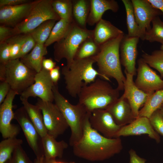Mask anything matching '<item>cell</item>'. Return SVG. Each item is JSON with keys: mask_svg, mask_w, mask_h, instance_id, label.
<instances>
[{"mask_svg": "<svg viewBox=\"0 0 163 163\" xmlns=\"http://www.w3.org/2000/svg\"><path fill=\"white\" fill-rule=\"evenodd\" d=\"M90 115L85 121L82 138L72 146L74 154L94 162L108 159L120 153L123 149L120 138L106 137L94 129L90 123Z\"/></svg>", "mask_w": 163, "mask_h": 163, "instance_id": "1", "label": "cell"}, {"mask_svg": "<svg viewBox=\"0 0 163 163\" xmlns=\"http://www.w3.org/2000/svg\"><path fill=\"white\" fill-rule=\"evenodd\" d=\"M124 35L123 33L101 46L99 52L94 56L101 77L108 81L110 78L115 79L119 91L124 90L126 79L122 70L120 54V44Z\"/></svg>", "mask_w": 163, "mask_h": 163, "instance_id": "2", "label": "cell"}, {"mask_svg": "<svg viewBox=\"0 0 163 163\" xmlns=\"http://www.w3.org/2000/svg\"><path fill=\"white\" fill-rule=\"evenodd\" d=\"M95 63L94 56L74 59L63 66L61 70L66 88L69 94L73 97L78 96L82 88L94 82L100 74L93 67Z\"/></svg>", "mask_w": 163, "mask_h": 163, "instance_id": "3", "label": "cell"}, {"mask_svg": "<svg viewBox=\"0 0 163 163\" xmlns=\"http://www.w3.org/2000/svg\"><path fill=\"white\" fill-rule=\"evenodd\" d=\"M108 81L97 78L84 86L78 96V103L91 113L96 109H106L119 97V90L113 88Z\"/></svg>", "mask_w": 163, "mask_h": 163, "instance_id": "4", "label": "cell"}, {"mask_svg": "<svg viewBox=\"0 0 163 163\" xmlns=\"http://www.w3.org/2000/svg\"><path fill=\"white\" fill-rule=\"evenodd\" d=\"M53 91L55 104L62 114L70 129L69 143L72 146L82 138L85 121L91 113L88 112L83 105L78 103L76 105L71 104L60 93L57 85H54Z\"/></svg>", "mask_w": 163, "mask_h": 163, "instance_id": "5", "label": "cell"}, {"mask_svg": "<svg viewBox=\"0 0 163 163\" xmlns=\"http://www.w3.org/2000/svg\"><path fill=\"white\" fill-rule=\"evenodd\" d=\"M93 30L84 28L75 22L66 37L56 43L54 46L55 60L60 62L63 59L67 64L74 59L78 50L82 43L88 39L93 37Z\"/></svg>", "mask_w": 163, "mask_h": 163, "instance_id": "6", "label": "cell"}, {"mask_svg": "<svg viewBox=\"0 0 163 163\" xmlns=\"http://www.w3.org/2000/svg\"><path fill=\"white\" fill-rule=\"evenodd\" d=\"M5 81L11 89L21 94L33 84L37 72L24 64L19 59L9 60L4 65Z\"/></svg>", "mask_w": 163, "mask_h": 163, "instance_id": "7", "label": "cell"}, {"mask_svg": "<svg viewBox=\"0 0 163 163\" xmlns=\"http://www.w3.org/2000/svg\"><path fill=\"white\" fill-rule=\"evenodd\" d=\"M52 0H39L28 16L13 27L15 35L30 33L44 22L60 18L54 10Z\"/></svg>", "mask_w": 163, "mask_h": 163, "instance_id": "8", "label": "cell"}, {"mask_svg": "<svg viewBox=\"0 0 163 163\" xmlns=\"http://www.w3.org/2000/svg\"><path fill=\"white\" fill-rule=\"evenodd\" d=\"M36 105L41 110L48 134L56 139L63 134L69 126L56 105L52 102L43 101L39 98Z\"/></svg>", "mask_w": 163, "mask_h": 163, "instance_id": "9", "label": "cell"}, {"mask_svg": "<svg viewBox=\"0 0 163 163\" xmlns=\"http://www.w3.org/2000/svg\"><path fill=\"white\" fill-rule=\"evenodd\" d=\"M54 85L49 71L42 68L36 73L34 83L20 94V98L28 99L30 97H38L43 101L53 102L54 101Z\"/></svg>", "mask_w": 163, "mask_h": 163, "instance_id": "10", "label": "cell"}, {"mask_svg": "<svg viewBox=\"0 0 163 163\" xmlns=\"http://www.w3.org/2000/svg\"><path fill=\"white\" fill-rule=\"evenodd\" d=\"M14 119L20 125L30 147L36 157L44 155L42 138L30 119L23 107L17 109Z\"/></svg>", "mask_w": 163, "mask_h": 163, "instance_id": "11", "label": "cell"}, {"mask_svg": "<svg viewBox=\"0 0 163 163\" xmlns=\"http://www.w3.org/2000/svg\"><path fill=\"white\" fill-rule=\"evenodd\" d=\"M137 76L135 83L140 90L151 95L163 88V80L142 58L138 60Z\"/></svg>", "mask_w": 163, "mask_h": 163, "instance_id": "12", "label": "cell"}, {"mask_svg": "<svg viewBox=\"0 0 163 163\" xmlns=\"http://www.w3.org/2000/svg\"><path fill=\"white\" fill-rule=\"evenodd\" d=\"M16 91L11 89L3 102L0 106V132L4 139L16 137L19 133L20 128L18 125L12 124L14 118L13 110V103L17 95Z\"/></svg>", "mask_w": 163, "mask_h": 163, "instance_id": "13", "label": "cell"}, {"mask_svg": "<svg viewBox=\"0 0 163 163\" xmlns=\"http://www.w3.org/2000/svg\"><path fill=\"white\" fill-rule=\"evenodd\" d=\"M89 120L94 129L108 138H116L117 133L121 127L115 123L106 109L94 110L91 112Z\"/></svg>", "mask_w": 163, "mask_h": 163, "instance_id": "14", "label": "cell"}, {"mask_svg": "<svg viewBox=\"0 0 163 163\" xmlns=\"http://www.w3.org/2000/svg\"><path fill=\"white\" fill-rule=\"evenodd\" d=\"M38 0L15 6L0 7V24L14 27L28 16Z\"/></svg>", "mask_w": 163, "mask_h": 163, "instance_id": "15", "label": "cell"}, {"mask_svg": "<svg viewBox=\"0 0 163 163\" xmlns=\"http://www.w3.org/2000/svg\"><path fill=\"white\" fill-rule=\"evenodd\" d=\"M139 38L124 35L121 41L120 50L121 64L128 73L135 75L137 73L136 60L138 55L137 44Z\"/></svg>", "mask_w": 163, "mask_h": 163, "instance_id": "16", "label": "cell"}, {"mask_svg": "<svg viewBox=\"0 0 163 163\" xmlns=\"http://www.w3.org/2000/svg\"><path fill=\"white\" fill-rule=\"evenodd\" d=\"M147 134L157 143L160 141L159 134L152 126L149 118L145 117H139L131 123L123 126L117 133L116 138L122 136H138Z\"/></svg>", "mask_w": 163, "mask_h": 163, "instance_id": "17", "label": "cell"}, {"mask_svg": "<svg viewBox=\"0 0 163 163\" xmlns=\"http://www.w3.org/2000/svg\"><path fill=\"white\" fill-rule=\"evenodd\" d=\"M126 81L124 85V92L123 94L128 101L135 119L139 117L140 107L143 106L150 95L139 89L133 81V75L124 70Z\"/></svg>", "mask_w": 163, "mask_h": 163, "instance_id": "18", "label": "cell"}, {"mask_svg": "<svg viewBox=\"0 0 163 163\" xmlns=\"http://www.w3.org/2000/svg\"><path fill=\"white\" fill-rule=\"evenodd\" d=\"M136 21L139 27L145 32L151 28L150 24L155 17L162 14L147 0H131Z\"/></svg>", "mask_w": 163, "mask_h": 163, "instance_id": "19", "label": "cell"}, {"mask_svg": "<svg viewBox=\"0 0 163 163\" xmlns=\"http://www.w3.org/2000/svg\"><path fill=\"white\" fill-rule=\"evenodd\" d=\"M106 110L115 123L121 127L131 123L136 119L128 101L123 94Z\"/></svg>", "mask_w": 163, "mask_h": 163, "instance_id": "20", "label": "cell"}, {"mask_svg": "<svg viewBox=\"0 0 163 163\" xmlns=\"http://www.w3.org/2000/svg\"><path fill=\"white\" fill-rule=\"evenodd\" d=\"M123 33L109 21L102 19L97 24L93 30V39L100 46Z\"/></svg>", "mask_w": 163, "mask_h": 163, "instance_id": "21", "label": "cell"}, {"mask_svg": "<svg viewBox=\"0 0 163 163\" xmlns=\"http://www.w3.org/2000/svg\"><path fill=\"white\" fill-rule=\"evenodd\" d=\"M90 11L87 23L90 26L97 24L104 13L108 10L116 12L119 8L118 4L114 0H91Z\"/></svg>", "mask_w": 163, "mask_h": 163, "instance_id": "22", "label": "cell"}, {"mask_svg": "<svg viewBox=\"0 0 163 163\" xmlns=\"http://www.w3.org/2000/svg\"><path fill=\"white\" fill-rule=\"evenodd\" d=\"M42 142L46 161L56 160V158H62L64 150L68 146L64 141H57L56 138L48 134L42 138Z\"/></svg>", "mask_w": 163, "mask_h": 163, "instance_id": "23", "label": "cell"}, {"mask_svg": "<svg viewBox=\"0 0 163 163\" xmlns=\"http://www.w3.org/2000/svg\"><path fill=\"white\" fill-rule=\"evenodd\" d=\"M47 48L44 44L36 43L30 52L20 59L28 67L38 72L42 68L44 56L47 54Z\"/></svg>", "mask_w": 163, "mask_h": 163, "instance_id": "24", "label": "cell"}, {"mask_svg": "<svg viewBox=\"0 0 163 163\" xmlns=\"http://www.w3.org/2000/svg\"><path fill=\"white\" fill-rule=\"evenodd\" d=\"M24 108L41 138L48 134L41 109L37 105L29 103L28 99L20 98Z\"/></svg>", "mask_w": 163, "mask_h": 163, "instance_id": "25", "label": "cell"}, {"mask_svg": "<svg viewBox=\"0 0 163 163\" xmlns=\"http://www.w3.org/2000/svg\"><path fill=\"white\" fill-rule=\"evenodd\" d=\"M126 12L127 36L130 37H138L142 40H145L146 32L142 30L136 21L133 7L131 0H122Z\"/></svg>", "mask_w": 163, "mask_h": 163, "instance_id": "26", "label": "cell"}, {"mask_svg": "<svg viewBox=\"0 0 163 163\" xmlns=\"http://www.w3.org/2000/svg\"><path fill=\"white\" fill-rule=\"evenodd\" d=\"M75 21L60 19L56 23L50 36L44 44L46 47L55 42H57L67 35Z\"/></svg>", "mask_w": 163, "mask_h": 163, "instance_id": "27", "label": "cell"}, {"mask_svg": "<svg viewBox=\"0 0 163 163\" xmlns=\"http://www.w3.org/2000/svg\"><path fill=\"white\" fill-rule=\"evenodd\" d=\"M163 104V88L150 95L139 112V117L149 118Z\"/></svg>", "mask_w": 163, "mask_h": 163, "instance_id": "28", "label": "cell"}, {"mask_svg": "<svg viewBox=\"0 0 163 163\" xmlns=\"http://www.w3.org/2000/svg\"><path fill=\"white\" fill-rule=\"evenodd\" d=\"M73 2V16L76 23L86 28V25L90 11V0H77Z\"/></svg>", "mask_w": 163, "mask_h": 163, "instance_id": "29", "label": "cell"}, {"mask_svg": "<svg viewBox=\"0 0 163 163\" xmlns=\"http://www.w3.org/2000/svg\"><path fill=\"white\" fill-rule=\"evenodd\" d=\"M22 139L16 137L4 139L0 142V163H5L11 157L15 150L21 145Z\"/></svg>", "mask_w": 163, "mask_h": 163, "instance_id": "30", "label": "cell"}, {"mask_svg": "<svg viewBox=\"0 0 163 163\" xmlns=\"http://www.w3.org/2000/svg\"><path fill=\"white\" fill-rule=\"evenodd\" d=\"M56 21L53 20H47L30 33L36 43L44 44L50 36Z\"/></svg>", "mask_w": 163, "mask_h": 163, "instance_id": "31", "label": "cell"}, {"mask_svg": "<svg viewBox=\"0 0 163 163\" xmlns=\"http://www.w3.org/2000/svg\"><path fill=\"white\" fill-rule=\"evenodd\" d=\"M52 6L60 19L73 21V2L71 0H54Z\"/></svg>", "mask_w": 163, "mask_h": 163, "instance_id": "32", "label": "cell"}, {"mask_svg": "<svg viewBox=\"0 0 163 163\" xmlns=\"http://www.w3.org/2000/svg\"><path fill=\"white\" fill-rule=\"evenodd\" d=\"M100 47L95 42L93 37L88 39L80 45L74 59H81L94 56L99 52Z\"/></svg>", "mask_w": 163, "mask_h": 163, "instance_id": "33", "label": "cell"}, {"mask_svg": "<svg viewBox=\"0 0 163 163\" xmlns=\"http://www.w3.org/2000/svg\"><path fill=\"white\" fill-rule=\"evenodd\" d=\"M152 27L146 31L145 40L150 42H157L163 45V21L159 16L152 21Z\"/></svg>", "mask_w": 163, "mask_h": 163, "instance_id": "34", "label": "cell"}, {"mask_svg": "<svg viewBox=\"0 0 163 163\" xmlns=\"http://www.w3.org/2000/svg\"><path fill=\"white\" fill-rule=\"evenodd\" d=\"M142 58L150 67L157 70L163 77V52L161 50H155L151 54L144 53Z\"/></svg>", "mask_w": 163, "mask_h": 163, "instance_id": "35", "label": "cell"}, {"mask_svg": "<svg viewBox=\"0 0 163 163\" xmlns=\"http://www.w3.org/2000/svg\"><path fill=\"white\" fill-rule=\"evenodd\" d=\"M24 36L25 34H17L6 40L10 47V60L18 59Z\"/></svg>", "mask_w": 163, "mask_h": 163, "instance_id": "36", "label": "cell"}, {"mask_svg": "<svg viewBox=\"0 0 163 163\" xmlns=\"http://www.w3.org/2000/svg\"><path fill=\"white\" fill-rule=\"evenodd\" d=\"M5 163H34L30 160L21 145L18 147L10 158Z\"/></svg>", "mask_w": 163, "mask_h": 163, "instance_id": "37", "label": "cell"}, {"mask_svg": "<svg viewBox=\"0 0 163 163\" xmlns=\"http://www.w3.org/2000/svg\"><path fill=\"white\" fill-rule=\"evenodd\" d=\"M149 119L155 130L163 136V116L159 109L155 111Z\"/></svg>", "mask_w": 163, "mask_h": 163, "instance_id": "38", "label": "cell"}, {"mask_svg": "<svg viewBox=\"0 0 163 163\" xmlns=\"http://www.w3.org/2000/svg\"><path fill=\"white\" fill-rule=\"evenodd\" d=\"M36 44V43L30 33L25 34L24 40L18 59H20L29 53Z\"/></svg>", "mask_w": 163, "mask_h": 163, "instance_id": "39", "label": "cell"}, {"mask_svg": "<svg viewBox=\"0 0 163 163\" xmlns=\"http://www.w3.org/2000/svg\"><path fill=\"white\" fill-rule=\"evenodd\" d=\"M10 47L8 43L5 41L0 43V63L5 65L10 60Z\"/></svg>", "mask_w": 163, "mask_h": 163, "instance_id": "40", "label": "cell"}, {"mask_svg": "<svg viewBox=\"0 0 163 163\" xmlns=\"http://www.w3.org/2000/svg\"><path fill=\"white\" fill-rule=\"evenodd\" d=\"M15 35L13 27L4 25H0V43Z\"/></svg>", "mask_w": 163, "mask_h": 163, "instance_id": "41", "label": "cell"}, {"mask_svg": "<svg viewBox=\"0 0 163 163\" xmlns=\"http://www.w3.org/2000/svg\"><path fill=\"white\" fill-rule=\"evenodd\" d=\"M11 87L6 81L1 82L0 83V104L4 101L9 92Z\"/></svg>", "mask_w": 163, "mask_h": 163, "instance_id": "42", "label": "cell"}, {"mask_svg": "<svg viewBox=\"0 0 163 163\" xmlns=\"http://www.w3.org/2000/svg\"><path fill=\"white\" fill-rule=\"evenodd\" d=\"M129 163H145L146 160L139 156L134 149H131L129 152Z\"/></svg>", "mask_w": 163, "mask_h": 163, "instance_id": "43", "label": "cell"}, {"mask_svg": "<svg viewBox=\"0 0 163 163\" xmlns=\"http://www.w3.org/2000/svg\"><path fill=\"white\" fill-rule=\"evenodd\" d=\"M29 0H0V7L3 6H13L20 5L29 2Z\"/></svg>", "mask_w": 163, "mask_h": 163, "instance_id": "44", "label": "cell"}, {"mask_svg": "<svg viewBox=\"0 0 163 163\" xmlns=\"http://www.w3.org/2000/svg\"><path fill=\"white\" fill-rule=\"evenodd\" d=\"M51 78L54 85H57L60 78V67L56 66L49 71Z\"/></svg>", "mask_w": 163, "mask_h": 163, "instance_id": "45", "label": "cell"}, {"mask_svg": "<svg viewBox=\"0 0 163 163\" xmlns=\"http://www.w3.org/2000/svg\"><path fill=\"white\" fill-rule=\"evenodd\" d=\"M42 68L50 71L56 66V63L51 59H46L44 57L42 61Z\"/></svg>", "mask_w": 163, "mask_h": 163, "instance_id": "46", "label": "cell"}, {"mask_svg": "<svg viewBox=\"0 0 163 163\" xmlns=\"http://www.w3.org/2000/svg\"><path fill=\"white\" fill-rule=\"evenodd\" d=\"M155 8L160 11L163 17V0H147Z\"/></svg>", "mask_w": 163, "mask_h": 163, "instance_id": "47", "label": "cell"}, {"mask_svg": "<svg viewBox=\"0 0 163 163\" xmlns=\"http://www.w3.org/2000/svg\"><path fill=\"white\" fill-rule=\"evenodd\" d=\"M44 156L36 157L34 160V163H44Z\"/></svg>", "mask_w": 163, "mask_h": 163, "instance_id": "48", "label": "cell"}, {"mask_svg": "<svg viewBox=\"0 0 163 163\" xmlns=\"http://www.w3.org/2000/svg\"><path fill=\"white\" fill-rule=\"evenodd\" d=\"M44 163H75V162L72 161L69 162H62L58 161L56 160H50L49 161H45L44 159Z\"/></svg>", "mask_w": 163, "mask_h": 163, "instance_id": "49", "label": "cell"}, {"mask_svg": "<svg viewBox=\"0 0 163 163\" xmlns=\"http://www.w3.org/2000/svg\"><path fill=\"white\" fill-rule=\"evenodd\" d=\"M159 109L161 113L163 116V104L162 105V106Z\"/></svg>", "mask_w": 163, "mask_h": 163, "instance_id": "50", "label": "cell"}, {"mask_svg": "<svg viewBox=\"0 0 163 163\" xmlns=\"http://www.w3.org/2000/svg\"><path fill=\"white\" fill-rule=\"evenodd\" d=\"M160 50L163 52V45H161L160 47Z\"/></svg>", "mask_w": 163, "mask_h": 163, "instance_id": "51", "label": "cell"}, {"mask_svg": "<svg viewBox=\"0 0 163 163\" xmlns=\"http://www.w3.org/2000/svg\"></svg>", "mask_w": 163, "mask_h": 163, "instance_id": "52", "label": "cell"}]
</instances>
